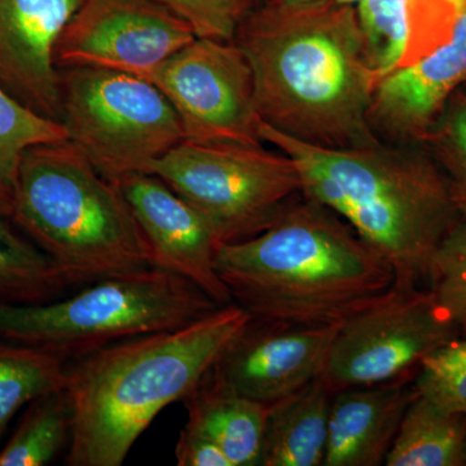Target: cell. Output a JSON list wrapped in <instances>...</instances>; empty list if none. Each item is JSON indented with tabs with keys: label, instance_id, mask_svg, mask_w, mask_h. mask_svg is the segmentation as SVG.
<instances>
[{
	"label": "cell",
	"instance_id": "15",
	"mask_svg": "<svg viewBox=\"0 0 466 466\" xmlns=\"http://www.w3.org/2000/svg\"><path fill=\"white\" fill-rule=\"evenodd\" d=\"M85 2L0 0V85L27 108L57 122L55 47Z\"/></svg>",
	"mask_w": 466,
	"mask_h": 466
},
{
	"label": "cell",
	"instance_id": "28",
	"mask_svg": "<svg viewBox=\"0 0 466 466\" xmlns=\"http://www.w3.org/2000/svg\"><path fill=\"white\" fill-rule=\"evenodd\" d=\"M192 27L198 38L233 42L250 0H155Z\"/></svg>",
	"mask_w": 466,
	"mask_h": 466
},
{
	"label": "cell",
	"instance_id": "13",
	"mask_svg": "<svg viewBox=\"0 0 466 466\" xmlns=\"http://www.w3.org/2000/svg\"><path fill=\"white\" fill-rule=\"evenodd\" d=\"M116 183L148 241L153 267L191 281L218 306L233 303L218 275L220 244L208 220L156 175L126 174Z\"/></svg>",
	"mask_w": 466,
	"mask_h": 466
},
{
	"label": "cell",
	"instance_id": "19",
	"mask_svg": "<svg viewBox=\"0 0 466 466\" xmlns=\"http://www.w3.org/2000/svg\"><path fill=\"white\" fill-rule=\"evenodd\" d=\"M466 416L417 392L386 456V466H465Z\"/></svg>",
	"mask_w": 466,
	"mask_h": 466
},
{
	"label": "cell",
	"instance_id": "26",
	"mask_svg": "<svg viewBox=\"0 0 466 466\" xmlns=\"http://www.w3.org/2000/svg\"><path fill=\"white\" fill-rule=\"evenodd\" d=\"M413 383L426 400L466 416V337L452 339L426 357Z\"/></svg>",
	"mask_w": 466,
	"mask_h": 466
},
{
	"label": "cell",
	"instance_id": "10",
	"mask_svg": "<svg viewBox=\"0 0 466 466\" xmlns=\"http://www.w3.org/2000/svg\"><path fill=\"white\" fill-rule=\"evenodd\" d=\"M140 78L170 101L187 142L265 144L253 70L235 42L196 38Z\"/></svg>",
	"mask_w": 466,
	"mask_h": 466
},
{
	"label": "cell",
	"instance_id": "2",
	"mask_svg": "<svg viewBox=\"0 0 466 466\" xmlns=\"http://www.w3.org/2000/svg\"><path fill=\"white\" fill-rule=\"evenodd\" d=\"M259 133L293 159L303 196L339 214L391 266L395 287L426 288L435 253L462 218L424 144L328 149L265 122Z\"/></svg>",
	"mask_w": 466,
	"mask_h": 466
},
{
	"label": "cell",
	"instance_id": "27",
	"mask_svg": "<svg viewBox=\"0 0 466 466\" xmlns=\"http://www.w3.org/2000/svg\"><path fill=\"white\" fill-rule=\"evenodd\" d=\"M426 288L466 337V219H461L441 242L429 271Z\"/></svg>",
	"mask_w": 466,
	"mask_h": 466
},
{
	"label": "cell",
	"instance_id": "1",
	"mask_svg": "<svg viewBox=\"0 0 466 466\" xmlns=\"http://www.w3.org/2000/svg\"><path fill=\"white\" fill-rule=\"evenodd\" d=\"M233 42L253 70L265 124L321 148L379 142L368 121L377 78L351 5L276 0L247 12Z\"/></svg>",
	"mask_w": 466,
	"mask_h": 466
},
{
	"label": "cell",
	"instance_id": "16",
	"mask_svg": "<svg viewBox=\"0 0 466 466\" xmlns=\"http://www.w3.org/2000/svg\"><path fill=\"white\" fill-rule=\"evenodd\" d=\"M416 375L333 392L323 466L385 465L410 401Z\"/></svg>",
	"mask_w": 466,
	"mask_h": 466
},
{
	"label": "cell",
	"instance_id": "8",
	"mask_svg": "<svg viewBox=\"0 0 466 466\" xmlns=\"http://www.w3.org/2000/svg\"><path fill=\"white\" fill-rule=\"evenodd\" d=\"M60 122L69 142L104 177L144 173L184 140L167 97L140 76L99 69H58Z\"/></svg>",
	"mask_w": 466,
	"mask_h": 466
},
{
	"label": "cell",
	"instance_id": "32",
	"mask_svg": "<svg viewBox=\"0 0 466 466\" xmlns=\"http://www.w3.org/2000/svg\"><path fill=\"white\" fill-rule=\"evenodd\" d=\"M460 90H461L462 94H464L466 96V82L464 85L461 86V88H460Z\"/></svg>",
	"mask_w": 466,
	"mask_h": 466
},
{
	"label": "cell",
	"instance_id": "25",
	"mask_svg": "<svg viewBox=\"0 0 466 466\" xmlns=\"http://www.w3.org/2000/svg\"><path fill=\"white\" fill-rule=\"evenodd\" d=\"M426 149L449 183L460 216L466 219V96L456 92L426 135Z\"/></svg>",
	"mask_w": 466,
	"mask_h": 466
},
{
	"label": "cell",
	"instance_id": "29",
	"mask_svg": "<svg viewBox=\"0 0 466 466\" xmlns=\"http://www.w3.org/2000/svg\"><path fill=\"white\" fill-rule=\"evenodd\" d=\"M175 458L179 466H232L217 443L187 425L175 447Z\"/></svg>",
	"mask_w": 466,
	"mask_h": 466
},
{
	"label": "cell",
	"instance_id": "22",
	"mask_svg": "<svg viewBox=\"0 0 466 466\" xmlns=\"http://www.w3.org/2000/svg\"><path fill=\"white\" fill-rule=\"evenodd\" d=\"M66 364L43 350L0 339V440L18 410L64 389Z\"/></svg>",
	"mask_w": 466,
	"mask_h": 466
},
{
	"label": "cell",
	"instance_id": "3",
	"mask_svg": "<svg viewBox=\"0 0 466 466\" xmlns=\"http://www.w3.org/2000/svg\"><path fill=\"white\" fill-rule=\"evenodd\" d=\"M218 275L254 319L327 327L381 299L391 266L339 214L300 196L265 231L219 245Z\"/></svg>",
	"mask_w": 466,
	"mask_h": 466
},
{
	"label": "cell",
	"instance_id": "21",
	"mask_svg": "<svg viewBox=\"0 0 466 466\" xmlns=\"http://www.w3.org/2000/svg\"><path fill=\"white\" fill-rule=\"evenodd\" d=\"M72 410L64 389L27 404L16 431L0 451V466H45L67 450Z\"/></svg>",
	"mask_w": 466,
	"mask_h": 466
},
{
	"label": "cell",
	"instance_id": "18",
	"mask_svg": "<svg viewBox=\"0 0 466 466\" xmlns=\"http://www.w3.org/2000/svg\"><path fill=\"white\" fill-rule=\"evenodd\" d=\"M332 395L318 377L271 404L259 466H323Z\"/></svg>",
	"mask_w": 466,
	"mask_h": 466
},
{
	"label": "cell",
	"instance_id": "31",
	"mask_svg": "<svg viewBox=\"0 0 466 466\" xmlns=\"http://www.w3.org/2000/svg\"><path fill=\"white\" fill-rule=\"evenodd\" d=\"M336 2L341 3V5H352L355 3L360 2V0H336Z\"/></svg>",
	"mask_w": 466,
	"mask_h": 466
},
{
	"label": "cell",
	"instance_id": "30",
	"mask_svg": "<svg viewBox=\"0 0 466 466\" xmlns=\"http://www.w3.org/2000/svg\"><path fill=\"white\" fill-rule=\"evenodd\" d=\"M284 2L289 3V5H303V3L315 2V0H284Z\"/></svg>",
	"mask_w": 466,
	"mask_h": 466
},
{
	"label": "cell",
	"instance_id": "5",
	"mask_svg": "<svg viewBox=\"0 0 466 466\" xmlns=\"http://www.w3.org/2000/svg\"><path fill=\"white\" fill-rule=\"evenodd\" d=\"M11 220L75 285L153 267L121 189L69 140L26 150Z\"/></svg>",
	"mask_w": 466,
	"mask_h": 466
},
{
	"label": "cell",
	"instance_id": "23",
	"mask_svg": "<svg viewBox=\"0 0 466 466\" xmlns=\"http://www.w3.org/2000/svg\"><path fill=\"white\" fill-rule=\"evenodd\" d=\"M69 140L60 122L46 118L20 103L0 85V217L14 214L18 171L27 149Z\"/></svg>",
	"mask_w": 466,
	"mask_h": 466
},
{
	"label": "cell",
	"instance_id": "9",
	"mask_svg": "<svg viewBox=\"0 0 466 466\" xmlns=\"http://www.w3.org/2000/svg\"><path fill=\"white\" fill-rule=\"evenodd\" d=\"M459 337L433 291L394 285L339 324L320 379L336 392L416 375L426 357Z\"/></svg>",
	"mask_w": 466,
	"mask_h": 466
},
{
	"label": "cell",
	"instance_id": "4",
	"mask_svg": "<svg viewBox=\"0 0 466 466\" xmlns=\"http://www.w3.org/2000/svg\"><path fill=\"white\" fill-rule=\"evenodd\" d=\"M251 319L229 303L179 329L131 337L67 361L66 464H124L158 413L200 383Z\"/></svg>",
	"mask_w": 466,
	"mask_h": 466
},
{
	"label": "cell",
	"instance_id": "14",
	"mask_svg": "<svg viewBox=\"0 0 466 466\" xmlns=\"http://www.w3.org/2000/svg\"><path fill=\"white\" fill-rule=\"evenodd\" d=\"M465 82L466 0H460L450 41L377 84L368 115L373 134L382 142L424 144L438 116Z\"/></svg>",
	"mask_w": 466,
	"mask_h": 466
},
{
	"label": "cell",
	"instance_id": "12",
	"mask_svg": "<svg viewBox=\"0 0 466 466\" xmlns=\"http://www.w3.org/2000/svg\"><path fill=\"white\" fill-rule=\"evenodd\" d=\"M339 327L253 318L208 373L231 390L271 406L320 377Z\"/></svg>",
	"mask_w": 466,
	"mask_h": 466
},
{
	"label": "cell",
	"instance_id": "24",
	"mask_svg": "<svg viewBox=\"0 0 466 466\" xmlns=\"http://www.w3.org/2000/svg\"><path fill=\"white\" fill-rule=\"evenodd\" d=\"M358 18L377 84L400 67L408 42V0H360Z\"/></svg>",
	"mask_w": 466,
	"mask_h": 466
},
{
	"label": "cell",
	"instance_id": "7",
	"mask_svg": "<svg viewBox=\"0 0 466 466\" xmlns=\"http://www.w3.org/2000/svg\"><path fill=\"white\" fill-rule=\"evenodd\" d=\"M144 173L164 180L189 202L219 244L248 240L265 231L303 195L293 159L280 150L242 144L183 140Z\"/></svg>",
	"mask_w": 466,
	"mask_h": 466
},
{
	"label": "cell",
	"instance_id": "6",
	"mask_svg": "<svg viewBox=\"0 0 466 466\" xmlns=\"http://www.w3.org/2000/svg\"><path fill=\"white\" fill-rule=\"evenodd\" d=\"M218 308L191 281L150 267L95 281L69 299L0 300V339L72 361L131 337L179 329Z\"/></svg>",
	"mask_w": 466,
	"mask_h": 466
},
{
	"label": "cell",
	"instance_id": "11",
	"mask_svg": "<svg viewBox=\"0 0 466 466\" xmlns=\"http://www.w3.org/2000/svg\"><path fill=\"white\" fill-rule=\"evenodd\" d=\"M198 38L155 0H86L55 47V66L143 76Z\"/></svg>",
	"mask_w": 466,
	"mask_h": 466
},
{
	"label": "cell",
	"instance_id": "33",
	"mask_svg": "<svg viewBox=\"0 0 466 466\" xmlns=\"http://www.w3.org/2000/svg\"><path fill=\"white\" fill-rule=\"evenodd\" d=\"M465 466H466V455H465Z\"/></svg>",
	"mask_w": 466,
	"mask_h": 466
},
{
	"label": "cell",
	"instance_id": "17",
	"mask_svg": "<svg viewBox=\"0 0 466 466\" xmlns=\"http://www.w3.org/2000/svg\"><path fill=\"white\" fill-rule=\"evenodd\" d=\"M187 426L207 435L232 466H259L268 407L205 375L183 400Z\"/></svg>",
	"mask_w": 466,
	"mask_h": 466
},
{
	"label": "cell",
	"instance_id": "20",
	"mask_svg": "<svg viewBox=\"0 0 466 466\" xmlns=\"http://www.w3.org/2000/svg\"><path fill=\"white\" fill-rule=\"evenodd\" d=\"M72 280L8 218L0 217V300L15 305L51 302Z\"/></svg>",
	"mask_w": 466,
	"mask_h": 466
}]
</instances>
